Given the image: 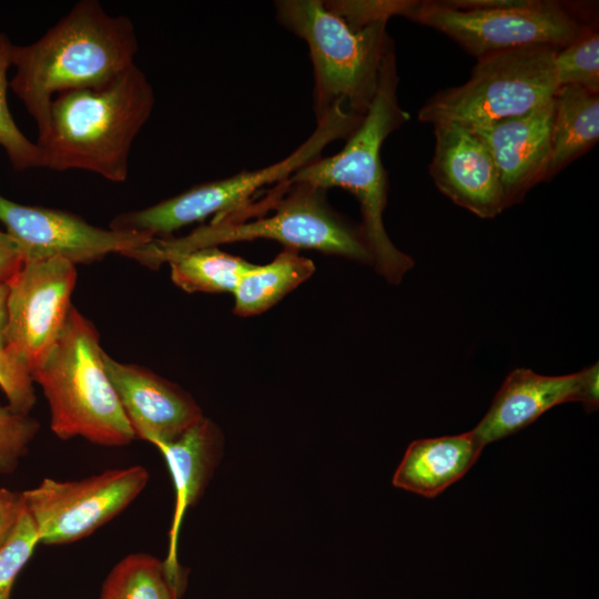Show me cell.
I'll use <instances>...</instances> for the list:
<instances>
[{"mask_svg": "<svg viewBox=\"0 0 599 599\" xmlns=\"http://www.w3.org/2000/svg\"><path fill=\"white\" fill-rule=\"evenodd\" d=\"M139 44L125 16H111L97 0H82L28 45H14L9 87L42 133L55 95L104 84L130 67Z\"/></svg>", "mask_w": 599, "mask_h": 599, "instance_id": "6da1fadb", "label": "cell"}, {"mask_svg": "<svg viewBox=\"0 0 599 599\" xmlns=\"http://www.w3.org/2000/svg\"><path fill=\"white\" fill-rule=\"evenodd\" d=\"M154 104L153 87L136 64L99 87L55 95L35 142L41 167L85 170L124 182L132 144Z\"/></svg>", "mask_w": 599, "mask_h": 599, "instance_id": "7a4b0ae2", "label": "cell"}, {"mask_svg": "<svg viewBox=\"0 0 599 599\" xmlns=\"http://www.w3.org/2000/svg\"><path fill=\"white\" fill-rule=\"evenodd\" d=\"M398 82L390 40L383 57L375 97L344 148L334 155H321L290 177L323 191L342 187L355 195L362 213L359 229L372 264L390 283H399L414 265L412 257L390 241L383 221L387 174L382 162V146L386 138L409 119L398 102Z\"/></svg>", "mask_w": 599, "mask_h": 599, "instance_id": "3957f363", "label": "cell"}, {"mask_svg": "<svg viewBox=\"0 0 599 599\" xmlns=\"http://www.w3.org/2000/svg\"><path fill=\"white\" fill-rule=\"evenodd\" d=\"M276 191L265 199L274 211L268 216L253 221L214 217L185 236L153 237L124 256L155 270L196 250L267 238L287 248H311L372 263L361 229L351 226L327 205L326 191L291 180L278 184Z\"/></svg>", "mask_w": 599, "mask_h": 599, "instance_id": "277c9868", "label": "cell"}, {"mask_svg": "<svg viewBox=\"0 0 599 599\" xmlns=\"http://www.w3.org/2000/svg\"><path fill=\"white\" fill-rule=\"evenodd\" d=\"M103 352L94 325L72 306L57 344L31 373L48 400L57 437L108 447L136 439L105 372Z\"/></svg>", "mask_w": 599, "mask_h": 599, "instance_id": "5b68a950", "label": "cell"}, {"mask_svg": "<svg viewBox=\"0 0 599 599\" xmlns=\"http://www.w3.org/2000/svg\"><path fill=\"white\" fill-rule=\"evenodd\" d=\"M275 9L278 22L308 47L316 122L337 108L364 115L392 40L387 22L354 29L323 0H281Z\"/></svg>", "mask_w": 599, "mask_h": 599, "instance_id": "8992f818", "label": "cell"}, {"mask_svg": "<svg viewBox=\"0 0 599 599\" xmlns=\"http://www.w3.org/2000/svg\"><path fill=\"white\" fill-rule=\"evenodd\" d=\"M363 116L337 108L317 121L313 133L290 155L268 166L245 171L226 179L205 182L152 206L122 213L110 229L169 237L173 232L210 215L237 213L250 205L256 192L281 184L301 167L319 158L326 145L347 139Z\"/></svg>", "mask_w": 599, "mask_h": 599, "instance_id": "52a82bcc", "label": "cell"}, {"mask_svg": "<svg viewBox=\"0 0 599 599\" xmlns=\"http://www.w3.org/2000/svg\"><path fill=\"white\" fill-rule=\"evenodd\" d=\"M558 48L530 45L480 59L467 82L435 94L420 109L422 122H453L475 128L525 114L551 100L558 83Z\"/></svg>", "mask_w": 599, "mask_h": 599, "instance_id": "ba28073f", "label": "cell"}, {"mask_svg": "<svg viewBox=\"0 0 599 599\" xmlns=\"http://www.w3.org/2000/svg\"><path fill=\"white\" fill-rule=\"evenodd\" d=\"M404 17L437 30L477 59L530 45L564 48L590 22L570 4L521 0L484 11L458 10L443 1H415Z\"/></svg>", "mask_w": 599, "mask_h": 599, "instance_id": "9c48e42d", "label": "cell"}, {"mask_svg": "<svg viewBox=\"0 0 599 599\" xmlns=\"http://www.w3.org/2000/svg\"><path fill=\"white\" fill-rule=\"evenodd\" d=\"M150 475L134 465L80 480L44 478L21 493L40 544L78 541L122 512L145 488Z\"/></svg>", "mask_w": 599, "mask_h": 599, "instance_id": "30bf717a", "label": "cell"}, {"mask_svg": "<svg viewBox=\"0 0 599 599\" xmlns=\"http://www.w3.org/2000/svg\"><path fill=\"white\" fill-rule=\"evenodd\" d=\"M75 265L63 258L24 261L8 283L6 348L30 370L39 368L68 319Z\"/></svg>", "mask_w": 599, "mask_h": 599, "instance_id": "8fae6325", "label": "cell"}, {"mask_svg": "<svg viewBox=\"0 0 599 599\" xmlns=\"http://www.w3.org/2000/svg\"><path fill=\"white\" fill-rule=\"evenodd\" d=\"M0 222L19 245L24 261L63 258L91 263L121 255L152 237L145 233L101 229L65 211L18 204L0 195Z\"/></svg>", "mask_w": 599, "mask_h": 599, "instance_id": "7c38bea8", "label": "cell"}, {"mask_svg": "<svg viewBox=\"0 0 599 599\" xmlns=\"http://www.w3.org/2000/svg\"><path fill=\"white\" fill-rule=\"evenodd\" d=\"M435 151L429 166L438 190L481 219L508 209L498 170L485 142L453 122L434 124Z\"/></svg>", "mask_w": 599, "mask_h": 599, "instance_id": "4fadbf2b", "label": "cell"}, {"mask_svg": "<svg viewBox=\"0 0 599 599\" xmlns=\"http://www.w3.org/2000/svg\"><path fill=\"white\" fill-rule=\"evenodd\" d=\"M103 364L135 438L156 447L175 440L203 417L187 393L151 370L119 363L105 352Z\"/></svg>", "mask_w": 599, "mask_h": 599, "instance_id": "5bb4252c", "label": "cell"}, {"mask_svg": "<svg viewBox=\"0 0 599 599\" xmlns=\"http://www.w3.org/2000/svg\"><path fill=\"white\" fill-rule=\"evenodd\" d=\"M552 120L554 98L525 114L467 128L490 151L507 207L522 201L531 187L547 180Z\"/></svg>", "mask_w": 599, "mask_h": 599, "instance_id": "9a60e30c", "label": "cell"}, {"mask_svg": "<svg viewBox=\"0 0 599 599\" xmlns=\"http://www.w3.org/2000/svg\"><path fill=\"white\" fill-rule=\"evenodd\" d=\"M156 448L165 459L175 491L167 554L163 562L170 577L184 587L185 576L177 560L180 528L187 509L203 495L220 460L222 435L217 426L203 416L175 440Z\"/></svg>", "mask_w": 599, "mask_h": 599, "instance_id": "2e32d148", "label": "cell"}, {"mask_svg": "<svg viewBox=\"0 0 599 599\" xmlns=\"http://www.w3.org/2000/svg\"><path fill=\"white\" fill-rule=\"evenodd\" d=\"M581 379V370L546 376L516 368L506 377L489 410L471 432L484 446L510 436L556 405L579 402Z\"/></svg>", "mask_w": 599, "mask_h": 599, "instance_id": "e0dca14e", "label": "cell"}, {"mask_svg": "<svg viewBox=\"0 0 599 599\" xmlns=\"http://www.w3.org/2000/svg\"><path fill=\"white\" fill-rule=\"evenodd\" d=\"M484 447L473 432L415 440L407 447L393 485L434 498L465 476Z\"/></svg>", "mask_w": 599, "mask_h": 599, "instance_id": "ac0fdd59", "label": "cell"}, {"mask_svg": "<svg viewBox=\"0 0 599 599\" xmlns=\"http://www.w3.org/2000/svg\"><path fill=\"white\" fill-rule=\"evenodd\" d=\"M599 140V93L580 87H559L554 95L551 179Z\"/></svg>", "mask_w": 599, "mask_h": 599, "instance_id": "d6986e66", "label": "cell"}, {"mask_svg": "<svg viewBox=\"0 0 599 599\" xmlns=\"http://www.w3.org/2000/svg\"><path fill=\"white\" fill-rule=\"evenodd\" d=\"M314 271L312 260L287 247L268 264H253L233 292L234 313L251 316L267 311L309 278Z\"/></svg>", "mask_w": 599, "mask_h": 599, "instance_id": "ffe728a7", "label": "cell"}, {"mask_svg": "<svg viewBox=\"0 0 599 599\" xmlns=\"http://www.w3.org/2000/svg\"><path fill=\"white\" fill-rule=\"evenodd\" d=\"M183 589L170 577L163 560L139 552L125 556L111 569L99 599H180Z\"/></svg>", "mask_w": 599, "mask_h": 599, "instance_id": "44dd1931", "label": "cell"}, {"mask_svg": "<svg viewBox=\"0 0 599 599\" xmlns=\"http://www.w3.org/2000/svg\"><path fill=\"white\" fill-rule=\"evenodd\" d=\"M173 283L187 293H233L252 263L217 247L190 252L169 262Z\"/></svg>", "mask_w": 599, "mask_h": 599, "instance_id": "7402d4cb", "label": "cell"}, {"mask_svg": "<svg viewBox=\"0 0 599 599\" xmlns=\"http://www.w3.org/2000/svg\"><path fill=\"white\" fill-rule=\"evenodd\" d=\"M554 69L558 87H580L599 93V31L595 21L573 41L558 49Z\"/></svg>", "mask_w": 599, "mask_h": 599, "instance_id": "603a6c76", "label": "cell"}, {"mask_svg": "<svg viewBox=\"0 0 599 599\" xmlns=\"http://www.w3.org/2000/svg\"><path fill=\"white\" fill-rule=\"evenodd\" d=\"M13 44L0 33V145L17 171L41 167V154L35 142L30 141L16 124L7 101L8 70L11 65Z\"/></svg>", "mask_w": 599, "mask_h": 599, "instance_id": "cb8c5ba5", "label": "cell"}, {"mask_svg": "<svg viewBox=\"0 0 599 599\" xmlns=\"http://www.w3.org/2000/svg\"><path fill=\"white\" fill-rule=\"evenodd\" d=\"M40 544L34 522L26 510L0 548V599H10L14 581Z\"/></svg>", "mask_w": 599, "mask_h": 599, "instance_id": "d4e9b609", "label": "cell"}, {"mask_svg": "<svg viewBox=\"0 0 599 599\" xmlns=\"http://www.w3.org/2000/svg\"><path fill=\"white\" fill-rule=\"evenodd\" d=\"M40 424L29 414L0 406V473H11L28 453Z\"/></svg>", "mask_w": 599, "mask_h": 599, "instance_id": "484cf974", "label": "cell"}, {"mask_svg": "<svg viewBox=\"0 0 599 599\" xmlns=\"http://www.w3.org/2000/svg\"><path fill=\"white\" fill-rule=\"evenodd\" d=\"M327 7L342 17L352 28L362 29L404 16L415 0H341L325 1Z\"/></svg>", "mask_w": 599, "mask_h": 599, "instance_id": "4316f807", "label": "cell"}, {"mask_svg": "<svg viewBox=\"0 0 599 599\" xmlns=\"http://www.w3.org/2000/svg\"><path fill=\"white\" fill-rule=\"evenodd\" d=\"M0 388L8 405L29 414L35 404V392L29 368L6 347H0Z\"/></svg>", "mask_w": 599, "mask_h": 599, "instance_id": "83f0119b", "label": "cell"}, {"mask_svg": "<svg viewBox=\"0 0 599 599\" xmlns=\"http://www.w3.org/2000/svg\"><path fill=\"white\" fill-rule=\"evenodd\" d=\"M24 504L21 494L1 488L0 491V548L16 527Z\"/></svg>", "mask_w": 599, "mask_h": 599, "instance_id": "f1b7e54d", "label": "cell"}, {"mask_svg": "<svg viewBox=\"0 0 599 599\" xmlns=\"http://www.w3.org/2000/svg\"><path fill=\"white\" fill-rule=\"evenodd\" d=\"M24 263L22 252L17 242L0 231V284L9 283Z\"/></svg>", "mask_w": 599, "mask_h": 599, "instance_id": "f546056e", "label": "cell"}, {"mask_svg": "<svg viewBox=\"0 0 599 599\" xmlns=\"http://www.w3.org/2000/svg\"><path fill=\"white\" fill-rule=\"evenodd\" d=\"M598 363L581 370V388L579 402L583 404L587 412H593L598 408V378H599Z\"/></svg>", "mask_w": 599, "mask_h": 599, "instance_id": "4dcf8cb0", "label": "cell"}, {"mask_svg": "<svg viewBox=\"0 0 599 599\" xmlns=\"http://www.w3.org/2000/svg\"><path fill=\"white\" fill-rule=\"evenodd\" d=\"M8 283L0 284V347L6 346V328L8 322Z\"/></svg>", "mask_w": 599, "mask_h": 599, "instance_id": "1f68e13d", "label": "cell"}, {"mask_svg": "<svg viewBox=\"0 0 599 599\" xmlns=\"http://www.w3.org/2000/svg\"><path fill=\"white\" fill-rule=\"evenodd\" d=\"M0 491H1V488H0Z\"/></svg>", "mask_w": 599, "mask_h": 599, "instance_id": "d6a6232c", "label": "cell"}]
</instances>
